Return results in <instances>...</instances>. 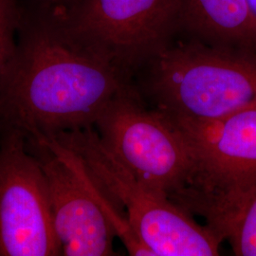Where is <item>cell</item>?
Masks as SVG:
<instances>
[{
	"instance_id": "6da1fadb",
	"label": "cell",
	"mask_w": 256,
	"mask_h": 256,
	"mask_svg": "<svg viewBox=\"0 0 256 256\" xmlns=\"http://www.w3.org/2000/svg\"><path fill=\"white\" fill-rule=\"evenodd\" d=\"M131 77L76 37L60 10L41 5L20 20L0 80V130L30 138L94 126Z\"/></svg>"
},
{
	"instance_id": "7a4b0ae2",
	"label": "cell",
	"mask_w": 256,
	"mask_h": 256,
	"mask_svg": "<svg viewBox=\"0 0 256 256\" xmlns=\"http://www.w3.org/2000/svg\"><path fill=\"white\" fill-rule=\"evenodd\" d=\"M156 110L176 122L224 119L256 106V55L190 39L173 43L144 68Z\"/></svg>"
},
{
	"instance_id": "3957f363",
	"label": "cell",
	"mask_w": 256,
	"mask_h": 256,
	"mask_svg": "<svg viewBox=\"0 0 256 256\" xmlns=\"http://www.w3.org/2000/svg\"><path fill=\"white\" fill-rule=\"evenodd\" d=\"M50 138L77 156L154 256L220 254V238L168 196L140 182L104 146L94 126L66 131Z\"/></svg>"
},
{
	"instance_id": "277c9868",
	"label": "cell",
	"mask_w": 256,
	"mask_h": 256,
	"mask_svg": "<svg viewBox=\"0 0 256 256\" xmlns=\"http://www.w3.org/2000/svg\"><path fill=\"white\" fill-rule=\"evenodd\" d=\"M94 128L102 142L140 182L171 198L192 178V156L178 130L148 108L131 84L108 104Z\"/></svg>"
},
{
	"instance_id": "5b68a950",
	"label": "cell",
	"mask_w": 256,
	"mask_h": 256,
	"mask_svg": "<svg viewBox=\"0 0 256 256\" xmlns=\"http://www.w3.org/2000/svg\"><path fill=\"white\" fill-rule=\"evenodd\" d=\"M57 10L84 44L130 77L180 30L178 0H76Z\"/></svg>"
},
{
	"instance_id": "8992f818",
	"label": "cell",
	"mask_w": 256,
	"mask_h": 256,
	"mask_svg": "<svg viewBox=\"0 0 256 256\" xmlns=\"http://www.w3.org/2000/svg\"><path fill=\"white\" fill-rule=\"evenodd\" d=\"M62 256L42 166L26 135L0 130V256Z\"/></svg>"
},
{
	"instance_id": "52a82bcc",
	"label": "cell",
	"mask_w": 256,
	"mask_h": 256,
	"mask_svg": "<svg viewBox=\"0 0 256 256\" xmlns=\"http://www.w3.org/2000/svg\"><path fill=\"white\" fill-rule=\"evenodd\" d=\"M27 140L46 176L62 256H115L116 230L82 162L54 138Z\"/></svg>"
},
{
	"instance_id": "ba28073f",
	"label": "cell",
	"mask_w": 256,
	"mask_h": 256,
	"mask_svg": "<svg viewBox=\"0 0 256 256\" xmlns=\"http://www.w3.org/2000/svg\"><path fill=\"white\" fill-rule=\"evenodd\" d=\"M169 120L182 136L194 164L191 182L171 200L256 182V106L210 122Z\"/></svg>"
},
{
	"instance_id": "9c48e42d",
	"label": "cell",
	"mask_w": 256,
	"mask_h": 256,
	"mask_svg": "<svg viewBox=\"0 0 256 256\" xmlns=\"http://www.w3.org/2000/svg\"><path fill=\"white\" fill-rule=\"evenodd\" d=\"M191 216H198L234 256H256V182L207 194H191L174 202Z\"/></svg>"
},
{
	"instance_id": "30bf717a",
	"label": "cell",
	"mask_w": 256,
	"mask_h": 256,
	"mask_svg": "<svg viewBox=\"0 0 256 256\" xmlns=\"http://www.w3.org/2000/svg\"><path fill=\"white\" fill-rule=\"evenodd\" d=\"M178 28L210 46L256 55V23L247 0H178Z\"/></svg>"
},
{
	"instance_id": "8fae6325",
	"label": "cell",
	"mask_w": 256,
	"mask_h": 256,
	"mask_svg": "<svg viewBox=\"0 0 256 256\" xmlns=\"http://www.w3.org/2000/svg\"><path fill=\"white\" fill-rule=\"evenodd\" d=\"M21 18L18 0H0V80L16 45Z\"/></svg>"
},
{
	"instance_id": "7c38bea8",
	"label": "cell",
	"mask_w": 256,
	"mask_h": 256,
	"mask_svg": "<svg viewBox=\"0 0 256 256\" xmlns=\"http://www.w3.org/2000/svg\"><path fill=\"white\" fill-rule=\"evenodd\" d=\"M41 5L54 8V9L64 10L68 8L76 0H40Z\"/></svg>"
},
{
	"instance_id": "4fadbf2b",
	"label": "cell",
	"mask_w": 256,
	"mask_h": 256,
	"mask_svg": "<svg viewBox=\"0 0 256 256\" xmlns=\"http://www.w3.org/2000/svg\"><path fill=\"white\" fill-rule=\"evenodd\" d=\"M247 3L256 23V0H247Z\"/></svg>"
}]
</instances>
